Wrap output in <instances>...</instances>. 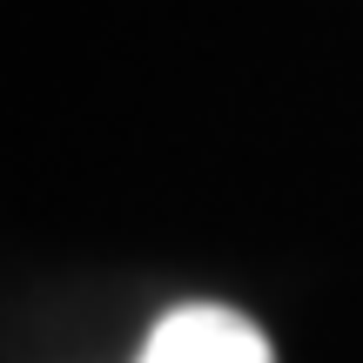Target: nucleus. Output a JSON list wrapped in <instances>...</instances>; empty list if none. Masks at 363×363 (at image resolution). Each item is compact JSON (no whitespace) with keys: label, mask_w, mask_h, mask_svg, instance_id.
<instances>
[{"label":"nucleus","mask_w":363,"mask_h":363,"mask_svg":"<svg viewBox=\"0 0 363 363\" xmlns=\"http://www.w3.org/2000/svg\"><path fill=\"white\" fill-rule=\"evenodd\" d=\"M135 363H276L269 337L229 303H175Z\"/></svg>","instance_id":"1"}]
</instances>
